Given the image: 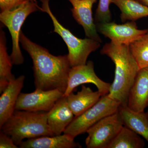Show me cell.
<instances>
[{
    "label": "cell",
    "mask_w": 148,
    "mask_h": 148,
    "mask_svg": "<svg viewBox=\"0 0 148 148\" xmlns=\"http://www.w3.org/2000/svg\"><path fill=\"white\" fill-rule=\"evenodd\" d=\"M20 42L33 61L36 89L66 91L71 67L68 55L56 56L31 40L21 32Z\"/></svg>",
    "instance_id": "obj_1"
},
{
    "label": "cell",
    "mask_w": 148,
    "mask_h": 148,
    "mask_svg": "<svg viewBox=\"0 0 148 148\" xmlns=\"http://www.w3.org/2000/svg\"><path fill=\"white\" fill-rule=\"evenodd\" d=\"M101 53L108 56L115 66L114 78L108 95L121 106H127L130 90L140 69L130 45L111 41L103 46Z\"/></svg>",
    "instance_id": "obj_2"
},
{
    "label": "cell",
    "mask_w": 148,
    "mask_h": 148,
    "mask_svg": "<svg viewBox=\"0 0 148 148\" xmlns=\"http://www.w3.org/2000/svg\"><path fill=\"white\" fill-rule=\"evenodd\" d=\"M0 128L18 146L26 139L54 135L48 125L47 112L15 110Z\"/></svg>",
    "instance_id": "obj_3"
},
{
    "label": "cell",
    "mask_w": 148,
    "mask_h": 148,
    "mask_svg": "<svg viewBox=\"0 0 148 148\" xmlns=\"http://www.w3.org/2000/svg\"><path fill=\"white\" fill-rule=\"evenodd\" d=\"M40 1L42 4L41 11L49 15L53 22V32L61 37L67 46L69 50L67 55L71 67L86 64L88 56L99 48L101 43L89 38L80 39L76 37L61 25L53 15L49 7V0Z\"/></svg>",
    "instance_id": "obj_4"
},
{
    "label": "cell",
    "mask_w": 148,
    "mask_h": 148,
    "mask_svg": "<svg viewBox=\"0 0 148 148\" xmlns=\"http://www.w3.org/2000/svg\"><path fill=\"white\" fill-rule=\"evenodd\" d=\"M41 9V8L38 5L36 0H26L18 7L0 14V21L7 27L11 36L12 51L10 56L13 65H21L24 62L19 46L21 27L31 14Z\"/></svg>",
    "instance_id": "obj_5"
},
{
    "label": "cell",
    "mask_w": 148,
    "mask_h": 148,
    "mask_svg": "<svg viewBox=\"0 0 148 148\" xmlns=\"http://www.w3.org/2000/svg\"><path fill=\"white\" fill-rule=\"evenodd\" d=\"M121 104L107 95L101 96L95 105L77 116H75L64 133L73 138L86 132L88 130L105 117L116 112Z\"/></svg>",
    "instance_id": "obj_6"
},
{
    "label": "cell",
    "mask_w": 148,
    "mask_h": 148,
    "mask_svg": "<svg viewBox=\"0 0 148 148\" xmlns=\"http://www.w3.org/2000/svg\"><path fill=\"white\" fill-rule=\"evenodd\" d=\"M123 126L119 110L105 117L86 131V148H108Z\"/></svg>",
    "instance_id": "obj_7"
},
{
    "label": "cell",
    "mask_w": 148,
    "mask_h": 148,
    "mask_svg": "<svg viewBox=\"0 0 148 148\" xmlns=\"http://www.w3.org/2000/svg\"><path fill=\"white\" fill-rule=\"evenodd\" d=\"M58 89L44 90L36 89L30 93H20L15 110L32 112H48L56 103L64 96Z\"/></svg>",
    "instance_id": "obj_8"
},
{
    "label": "cell",
    "mask_w": 148,
    "mask_h": 148,
    "mask_svg": "<svg viewBox=\"0 0 148 148\" xmlns=\"http://www.w3.org/2000/svg\"><path fill=\"white\" fill-rule=\"evenodd\" d=\"M87 83L95 85L102 96L107 95L110 92L111 84L105 82L98 77L94 71V63L92 61H89L85 65L71 68L64 96L67 97L79 86Z\"/></svg>",
    "instance_id": "obj_9"
},
{
    "label": "cell",
    "mask_w": 148,
    "mask_h": 148,
    "mask_svg": "<svg viewBox=\"0 0 148 148\" xmlns=\"http://www.w3.org/2000/svg\"><path fill=\"white\" fill-rule=\"evenodd\" d=\"M97 32L111 41L120 44L130 45L140 39L148 32V29H138L135 21L119 24L114 22L99 23L96 24Z\"/></svg>",
    "instance_id": "obj_10"
},
{
    "label": "cell",
    "mask_w": 148,
    "mask_h": 148,
    "mask_svg": "<svg viewBox=\"0 0 148 148\" xmlns=\"http://www.w3.org/2000/svg\"><path fill=\"white\" fill-rule=\"evenodd\" d=\"M73 8L72 15L77 23L81 25L86 38L102 43L98 34L96 24L92 17V8L97 0H68Z\"/></svg>",
    "instance_id": "obj_11"
},
{
    "label": "cell",
    "mask_w": 148,
    "mask_h": 148,
    "mask_svg": "<svg viewBox=\"0 0 148 148\" xmlns=\"http://www.w3.org/2000/svg\"><path fill=\"white\" fill-rule=\"evenodd\" d=\"M127 106L132 110L145 112L148 106V67L139 70L128 95Z\"/></svg>",
    "instance_id": "obj_12"
},
{
    "label": "cell",
    "mask_w": 148,
    "mask_h": 148,
    "mask_svg": "<svg viewBox=\"0 0 148 148\" xmlns=\"http://www.w3.org/2000/svg\"><path fill=\"white\" fill-rule=\"evenodd\" d=\"M66 97L63 96L47 112V123L54 135H61L75 118Z\"/></svg>",
    "instance_id": "obj_13"
},
{
    "label": "cell",
    "mask_w": 148,
    "mask_h": 148,
    "mask_svg": "<svg viewBox=\"0 0 148 148\" xmlns=\"http://www.w3.org/2000/svg\"><path fill=\"white\" fill-rule=\"evenodd\" d=\"M25 77L20 75L12 81L1 93L0 97V127L15 110L18 96L24 86Z\"/></svg>",
    "instance_id": "obj_14"
},
{
    "label": "cell",
    "mask_w": 148,
    "mask_h": 148,
    "mask_svg": "<svg viewBox=\"0 0 148 148\" xmlns=\"http://www.w3.org/2000/svg\"><path fill=\"white\" fill-rule=\"evenodd\" d=\"M18 147L20 148H82L79 143L75 141V138L65 133L27 139L21 142Z\"/></svg>",
    "instance_id": "obj_15"
},
{
    "label": "cell",
    "mask_w": 148,
    "mask_h": 148,
    "mask_svg": "<svg viewBox=\"0 0 148 148\" xmlns=\"http://www.w3.org/2000/svg\"><path fill=\"white\" fill-rule=\"evenodd\" d=\"M101 96L98 90L93 91L90 88L82 85L80 91L76 94L72 92L66 98L69 108L75 116H77L95 105Z\"/></svg>",
    "instance_id": "obj_16"
},
{
    "label": "cell",
    "mask_w": 148,
    "mask_h": 148,
    "mask_svg": "<svg viewBox=\"0 0 148 148\" xmlns=\"http://www.w3.org/2000/svg\"><path fill=\"white\" fill-rule=\"evenodd\" d=\"M123 125L145 138L148 143V116L145 112L132 110L127 106H120L119 109Z\"/></svg>",
    "instance_id": "obj_17"
},
{
    "label": "cell",
    "mask_w": 148,
    "mask_h": 148,
    "mask_svg": "<svg viewBox=\"0 0 148 148\" xmlns=\"http://www.w3.org/2000/svg\"><path fill=\"white\" fill-rule=\"evenodd\" d=\"M110 3L119 9L122 22L126 21H135L148 16V7L137 0H110Z\"/></svg>",
    "instance_id": "obj_18"
},
{
    "label": "cell",
    "mask_w": 148,
    "mask_h": 148,
    "mask_svg": "<svg viewBox=\"0 0 148 148\" xmlns=\"http://www.w3.org/2000/svg\"><path fill=\"white\" fill-rule=\"evenodd\" d=\"M1 29L0 32V93H1L12 81L16 79L12 73V64L7 52L6 38Z\"/></svg>",
    "instance_id": "obj_19"
},
{
    "label": "cell",
    "mask_w": 148,
    "mask_h": 148,
    "mask_svg": "<svg viewBox=\"0 0 148 148\" xmlns=\"http://www.w3.org/2000/svg\"><path fill=\"white\" fill-rule=\"evenodd\" d=\"M140 136L124 125L108 148H144L145 141Z\"/></svg>",
    "instance_id": "obj_20"
},
{
    "label": "cell",
    "mask_w": 148,
    "mask_h": 148,
    "mask_svg": "<svg viewBox=\"0 0 148 148\" xmlns=\"http://www.w3.org/2000/svg\"><path fill=\"white\" fill-rule=\"evenodd\" d=\"M130 48L140 69L148 67V32L130 44Z\"/></svg>",
    "instance_id": "obj_21"
},
{
    "label": "cell",
    "mask_w": 148,
    "mask_h": 148,
    "mask_svg": "<svg viewBox=\"0 0 148 148\" xmlns=\"http://www.w3.org/2000/svg\"><path fill=\"white\" fill-rule=\"evenodd\" d=\"M110 0H99L94 19L95 24L110 22L112 20V14L110 10Z\"/></svg>",
    "instance_id": "obj_22"
},
{
    "label": "cell",
    "mask_w": 148,
    "mask_h": 148,
    "mask_svg": "<svg viewBox=\"0 0 148 148\" xmlns=\"http://www.w3.org/2000/svg\"><path fill=\"white\" fill-rule=\"evenodd\" d=\"M26 0H0L1 12L12 10L25 2Z\"/></svg>",
    "instance_id": "obj_23"
},
{
    "label": "cell",
    "mask_w": 148,
    "mask_h": 148,
    "mask_svg": "<svg viewBox=\"0 0 148 148\" xmlns=\"http://www.w3.org/2000/svg\"><path fill=\"white\" fill-rule=\"evenodd\" d=\"M0 148H18L10 136L3 132H0Z\"/></svg>",
    "instance_id": "obj_24"
},
{
    "label": "cell",
    "mask_w": 148,
    "mask_h": 148,
    "mask_svg": "<svg viewBox=\"0 0 148 148\" xmlns=\"http://www.w3.org/2000/svg\"><path fill=\"white\" fill-rule=\"evenodd\" d=\"M139 2L148 7V0H137Z\"/></svg>",
    "instance_id": "obj_25"
},
{
    "label": "cell",
    "mask_w": 148,
    "mask_h": 148,
    "mask_svg": "<svg viewBox=\"0 0 148 148\" xmlns=\"http://www.w3.org/2000/svg\"><path fill=\"white\" fill-rule=\"evenodd\" d=\"M147 114L148 116V112H147Z\"/></svg>",
    "instance_id": "obj_26"
}]
</instances>
